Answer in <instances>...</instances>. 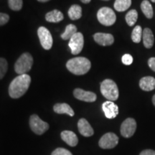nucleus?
Listing matches in <instances>:
<instances>
[{
	"mask_svg": "<svg viewBox=\"0 0 155 155\" xmlns=\"http://www.w3.org/2000/svg\"><path fill=\"white\" fill-rule=\"evenodd\" d=\"M152 103L154 104V106H155V95H154L152 97Z\"/></svg>",
	"mask_w": 155,
	"mask_h": 155,
	"instance_id": "34",
	"label": "nucleus"
},
{
	"mask_svg": "<svg viewBox=\"0 0 155 155\" xmlns=\"http://www.w3.org/2000/svg\"><path fill=\"white\" fill-rule=\"evenodd\" d=\"M61 139L71 147H75L78 143L76 134L71 131H63L61 133Z\"/></svg>",
	"mask_w": 155,
	"mask_h": 155,
	"instance_id": "16",
	"label": "nucleus"
},
{
	"mask_svg": "<svg viewBox=\"0 0 155 155\" xmlns=\"http://www.w3.org/2000/svg\"><path fill=\"white\" fill-rule=\"evenodd\" d=\"M126 22L129 26L132 27L137 22V19H138V12L135 9H131L126 15L125 17Z\"/></svg>",
	"mask_w": 155,
	"mask_h": 155,
	"instance_id": "24",
	"label": "nucleus"
},
{
	"mask_svg": "<svg viewBox=\"0 0 155 155\" xmlns=\"http://www.w3.org/2000/svg\"><path fill=\"white\" fill-rule=\"evenodd\" d=\"M38 2H46L50 1V0H38Z\"/></svg>",
	"mask_w": 155,
	"mask_h": 155,
	"instance_id": "35",
	"label": "nucleus"
},
{
	"mask_svg": "<svg viewBox=\"0 0 155 155\" xmlns=\"http://www.w3.org/2000/svg\"><path fill=\"white\" fill-rule=\"evenodd\" d=\"M102 109L107 119H114L119 114V107L111 101L104 102L102 104Z\"/></svg>",
	"mask_w": 155,
	"mask_h": 155,
	"instance_id": "11",
	"label": "nucleus"
},
{
	"mask_svg": "<svg viewBox=\"0 0 155 155\" xmlns=\"http://www.w3.org/2000/svg\"><path fill=\"white\" fill-rule=\"evenodd\" d=\"M141 9L142 11L143 14L145 15V17L148 19H152L153 17V8L148 0H144L141 4Z\"/></svg>",
	"mask_w": 155,
	"mask_h": 155,
	"instance_id": "21",
	"label": "nucleus"
},
{
	"mask_svg": "<svg viewBox=\"0 0 155 155\" xmlns=\"http://www.w3.org/2000/svg\"><path fill=\"white\" fill-rule=\"evenodd\" d=\"M137 129V122L133 118H128L121 124V134L125 138H130L134 134Z\"/></svg>",
	"mask_w": 155,
	"mask_h": 155,
	"instance_id": "10",
	"label": "nucleus"
},
{
	"mask_svg": "<svg viewBox=\"0 0 155 155\" xmlns=\"http://www.w3.org/2000/svg\"><path fill=\"white\" fill-rule=\"evenodd\" d=\"M148 65L154 72H155V58H150L148 61Z\"/></svg>",
	"mask_w": 155,
	"mask_h": 155,
	"instance_id": "31",
	"label": "nucleus"
},
{
	"mask_svg": "<svg viewBox=\"0 0 155 155\" xmlns=\"http://www.w3.org/2000/svg\"><path fill=\"white\" fill-rule=\"evenodd\" d=\"M51 155H73L70 151L64 148H58L52 152Z\"/></svg>",
	"mask_w": 155,
	"mask_h": 155,
	"instance_id": "28",
	"label": "nucleus"
},
{
	"mask_svg": "<svg viewBox=\"0 0 155 155\" xmlns=\"http://www.w3.org/2000/svg\"><path fill=\"white\" fill-rule=\"evenodd\" d=\"M119 143V137L114 133L108 132L104 134L98 141V145L101 148L104 150L113 149Z\"/></svg>",
	"mask_w": 155,
	"mask_h": 155,
	"instance_id": "7",
	"label": "nucleus"
},
{
	"mask_svg": "<svg viewBox=\"0 0 155 155\" xmlns=\"http://www.w3.org/2000/svg\"><path fill=\"white\" fill-rule=\"evenodd\" d=\"M76 32H78L76 27L74 25L70 24L67 25L66 28H65V32L61 35V38L65 40H70Z\"/></svg>",
	"mask_w": 155,
	"mask_h": 155,
	"instance_id": "23",
	"label": "nucleus"
},
{
	"mask_svg": "<svg viewBox=\"0 0 155 155\" xmlns=\"http://www.w3.org/2000/svg\"><path fill=\"white\" fill-rule=\"evenodd\" d=\"M66 67L71 73L81 75L86 74L90 71L91 63L86 58L77 57L69 60L66 63Z\"/></svg>",
	"mask_w": 155,
	"mask_h": 155,
	"instance_id": "2",
	"label": "nucleus"
},
{
	"mask_svg": "<svg viewBox=\"0 0 155 155\" xmlns=\"http://www.w3.org/2000/svg\"><path fill=\"white\" fill-rule=\"evenodd\" d=\"M97 19L104 26H111L116 22V16L113 9L109 7H102L97 13Z\"/></svg>",
	"mask_w": 155,
	"mask_h": 155,
	"instance_id": "5",
	"label": "nucleus"
},
{
	"mask_svg": "<svg viewBox=\"0 0 155 155\" xmlns=\"http://www.w3.org/2000/svg\"><path fill=\"white\" fill-rule=\"evenodd\" d=\"M7 68H8L7 61L5 58H0V80L3 78V77L5 75L7 71Z\"/></svg>",
	"mask_w": 155,
	"mask_h": 155,
	"instance_id": "27",
	"label": "nucleus"
},
{
	"mask_svg": "<svg viewBox=\"0 0 155 155\" xmlns=\"http://www.w3.org/2000/svg\"><path fill=\"white\" fill-rule=\"evenodd\" d=\"M38 35L42 48L45 50H50L53 43V37L50 31L45 27H40L38 30Z\"/></svg>",
	"mask_w": 155,
	"mask_h": 155,
	"instance_id": "9",
	"label": "nucleus"
},
{
	"mask_svg": "<svg viewBox=\"0 0 155 155\" xmlns=\"http://www.w3.org/2000/svg\"><path fill=\"white\" fill-rule=\"evenodd\" d=\"M139 155H155V151L152 150H145L142 151Z\"/></svg>",
	"mask_w": 155,
	"mask_h": 155,
	"instance_id": "32",
	"label": "nucleus"
},
{
	"mask_svg": "<svg viewBox=\"0 0 155 155\" xmlns=\"http://www.w3.org/2000/svg\"><path fill=\"white\" fill-rule=\"evenodd\" d=\"M103 1H108V0H103Z\"/></svg>",
	"mask_w": 155,
	"mask_h": 155,
	"instance_id": "37",
	"label": "nucleus"
},
{
	"mask_svg": "<svg viewBox=\"0 0 155 155\" xmlns=\"http://www.w3.org/2000/svg\"><path fill=\"white\" fill-rule=\"evenodd\" d=\"M9 19V17L8 15L5 14V13H0V26L7 24Z\"/></svg>",
	"mask_w": 155,
	"mask_h": 155,
	"instance_id": "30",
	"label": "nucleus"
},
{
	"mask_svg": "<svg viewBox=\"0 0 155 155\" xmlns=\"http://www.w3.org/2000/svg\"><path fill=\"white\" fill-rule=\"evenodd\" d=\"M94 40L101 46L111 45L114 42V38L111 34L98 32L94 35Z\"/></svg>",
	"mask_w": 155,
	"mask_h": 155,
	"instance_id": "13",
	"label": "nucleus"
},
{
	"mask_svg": "<svg viewBox=\"0 0 155 155\" xmlns=\"http://www.w3.org/2000/svg\"><path fill=\"white\" fill-rule=\"evenodd\" d=\"M33 65V58L30 53H25L18 58L15 65V71L19 75L27 74Z\"/></svg>",
	"mask_w": 155,
	"mask_h": 155,
	"instance_id": "4",
	"label": "nucleus"
},
{
	"mask_svg": "<svg viewBox=\"0 0 155 155\" xmlns=\"http://www.w3.org/2000/svg\"><path fill=\"white\" fill-rule=\"evenodd\" d=\"M151 1H152V2H154L155 3V0H151Z\"/></svg>",
	"mask_w": 155,
	"mask_h": 155,
	"instance_id": "36",
	"label": "nucleus"
},
{
	"mask_svg": "<svg viewBox=\"0 0 155 155\" xmlns=\"http://www.w3.org/2000/svg\"><path fill=\"white\" fill-rule=\"evenodd\" d=\"M142 38L144 47L147 49L152 48L154 42V37L152 31L150 28H145L143 30Z\"/></svg>",
	"mask_w": 155,
	"mask_h": 155,
	"instance_id": "17",
	"label": "nucleus"
},
{
	"mask_svg": "<svg viewBox=\"0 0 155 155\" xmlns=\"http://www.w3.org/2000/svg\"><path fill=\"white\" fill-rule=\"evenodd\" d=\"M30 127L32 131L38 135L42 134L49 129V124L47 122L42 121L38 115H35V114H33L30 116Z\"/></svg>",
	"mask_w": 155,
	"mask_h": 155,
	"instance_id": "6",
	"label": "nucleus"
},
{
	"mask_svg": "<svg viewBox=\"0 0 155 155\" xmlns=\"http://www.w3.org/2000/svg\"><path fill=\"white\" fill-rule=\"evenodd\" d=\"M122 63L126 65H130L133 63V57L129 54H125L122 56Z\"/></svg>",
	"mask_w": 155,
	"mask_h": 155,
	"instance_id": "29",
	"label": "nucleus"
},
{
	"mask_svg": "<svg viewBox=\"0 0 155 155\" xmlns=\"http://www.w3.org/2000/svg\"><path fill=\"white\" fill-rule=\"evenodd\" d=\"M78 128L81 134L86 137H91L94 134V129L86 119H81L79 120L78 123Z\"/></svg>",
	"mask_w": 155,
	"mask_h": 155,
	"instance_id": "14",
	"label": "nucleus"
},
{
	"mask_svg": "<svg viewBox=\"0 0 155 155\" xmlns=\"http://www.w3.org/2000/svg\"><path fill=\"white\" fill-rule=\"evenodd\" d=\"M131 0H116L114 2V9L117 12H124L130 7Z\"/></svg>",
	"mask_w": 155,
	"mask_h": 155,
	"instance_id": "22",
	"label": "nucleus"
},
{
	"mask_svg": "<svg viewBox=\"0 0 155 155\" xmlns=\"http://www.w3.org/2000/svg\"><path fill=\"white\" fill-rule=\"evenodd\" d=\"M139 87L144 91H152L155 88V78L152 76L143 77L139 81Z\"/></svg>",
	"mask_w": 155,
	"mask_h": 155,
	"instance_id": "15",
	"label": "nucleus"
},
{
	"mask_svg": "<svg viewBox=\"0 0 155 155\" xmlns=\"http://www.w3.org/2000/svg\"><path fill=\"white\" fill-rule=\"evenodd\" d=\"M53 110L55 113L59 114H65L70 116H74V111L73 108L67 104H57L54 106Z\"/></svg>",
	"mask_w": 155,
	"mask_h": 155,
	"instance_id": "18",
	"label": "nucleus"
},
{
	"mask_svg": "<svg viewBox=\"0 0 155 155\" xmlns=\"http://www.w3.org/2000/svg\"><path fill=\"white\" fill-rule=\"evenodd\" d=\"M142 29L139 25L136 26L132 31L131 33V40L135 43H139L142 39Z\"/></svg>",
	"mask_w": 155,
	"mask_h": 155,
	"instance_id": "25",
	"label": "nucleus"
},
{
	"mask_svg": "<svg viewBox=\"0 0 155 155\" xmlns=\"http://www.w3.org/2000/svg\"><path fill=\"white\" fill-rule=\"evenodd\" d=\"M64 18L63 13L58 9H54V10L46 14L45 19L49 22H59L62 21Z\"/></svg>",
	"mask_w": 155,
	"mask_h": 155,
	"instance_id": "19",
	"label": "nucleus"
},
{
	"mask_svg": "<svg viewBox=\"0 0 155 155\" xmlns=\"http://www.w3.org/2000/svg\"><path fill=\"white\" fill-rule=\"evenodd\" d=\"M81 1L84 4H88L91 0H81Z\"/></svg>",
	"mask_w": 155,
	"mask_h": 155,
	"instance_id": "33",
	"label": "nucleus"
},
{
	"mask_svg": "<svg viewBox=\"0 0 155 155\" xmlns=\"http://www.w3.org/2000/svg\"><path fill=\"white\" fill-rule=\"evenodd\" d=\"M83 45H84V38L81 32H76L72 38L70 39L68 45L71 50V53L73 55H78L82 51Z\"/></svg>",
	"mask_w": 155,
	"mask_h": 155,
	"instance_id": "8",
	"label": "nucleus"
},
{
	"mask_svg": "<svg viewBox=\"0 0 155 155\" xmlns=\"http://www.w3.org/2000/svg\"><path fill=\"white\" fill-rule=\"evenodd\" d=\"M101 93L108 101H114L119 96L117 85L111 79H106L101 83Z\"/></svg>",
	"mask_w": 155,
	"mask_h": 155,
	"instance_id": "3",
	"label": "nucleus"
},
{
	"mask_svg": "<svg viewBox=\"0 0 155 155\" xmlns=\"http://www.w3.org/2000/svg\"><path fill=\"white\" fill-rule=\"evenodd\" d=\"M9 8L14 11H19L22 7V0H8Z\"/></svg>",
	"mask_w": 155,
	"mask_h": 155,
	"instance_id": "26",
	"label": "nucleus"
},
{
	"mask_svg": "<svg viewBox=\"0 0 155 155\" xmlns=\"http://www.w3.org/2000/svg\"><path fill=\"white\" fill-rule=\"evenodd\" d=\"M73 95L77 99L86 102H94L97 98L96 94L91 91H86L81 88L75 89Z\"/></svg>",
	"mask_w": 155,
	"mask_h": 155,
	"instance_id": "12",
	"label": "nucleus"
},
{
	"mask_svg": "<svg viewBox=\"0 0 155 155\" xmlns=\"http://www.w3.org/2000/svg\"><path fill=\"white\" fill-rule=\"evenodd\" d=\"M68 16L72 20H77L82 17V8L81 6L73 5L70 7L68 10Z\"/></svg>",
	"mask_w": 155,
	"mask_h": 155,
	"instance_id": "20",
	"label": "nucleus"
},
{
	"mask_svg": "<svg viewBox=\"0 0 155 155\" xmlns=\"http://www.w3.org/2000/svg\"><path fill=\"white\" fill-rule=\"evenodd\" d=\"M31 78L28 74L19 75L12 81L9 87V94L11 98H19L28 90Z\"/></svg>",
	"mask_w": 155,
	"mask_h": 155,
	"instance_id": "1",
	"label": "nucleus"
}]
</instances>
